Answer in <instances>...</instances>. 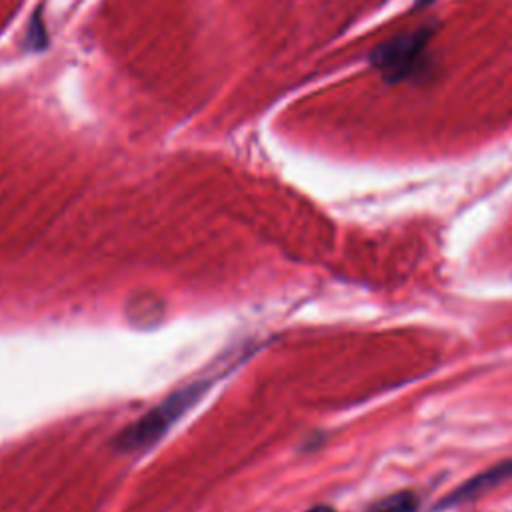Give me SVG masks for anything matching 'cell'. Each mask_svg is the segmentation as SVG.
<instances>
[{"instance_id": "obj_1", "label": "cell", "mask_w": 512, "mask_h": 512, "mask_svg": "<svg viewBox=\"0 0 512 512\" xmlns=\"http://www.w3.org/2000/svg\"><path fill=\"white\" fill-rule=\"evenodd\" d=\"M202 390H204V384H192V386H186V388L170 394L156 408H152L142 418H138L128 428H124L114 438L116 448L122 452H130V450H138V448H144V446H150L152 442H156L168 430V426L184 410H188V406H192L196 402V398L202 394Z\"/></svg>"}, {"instance_id": "obj_2", "label": "cell", "mask_w": 512, "mask_h": 512, "mask_svg": "<svg viewBox=\"0 0 512 512\" xmlns=\"http://www.w3.org/2000/svg\"><path fill=\"white\" fill-rule=\"evenodd\" d=\"M432 36L434 30L430 26L392 36L372 54L376 70H380L388 82L414 78L426 66V50Z\"/></svg>"}, {"instance_id": "obj_3", "label": "cell", "mask_w": 512, "mask_h": 512, "mask_svg": "<svg viewBox=\"0 0 512 512\" xmlns=\"http://www.w3.org/2000/svg\"><path fill=\"white\" fill-rule=\"evenodd\" d=\"M512 478V458L508 460H502L482 472H478L476 476L468 478L466 482H462L460 486H456L452 492H448L444 498L438 500L436 504V510H444V508H452V506H458V504H464L472 498H478L482 496L484 492L496 488L498 484L506 482Z\"/></svg>"}, {"instance_id": "obj_4", "label": "cell", "mask_w": 512, "mask_h": 512, "mask_svg": "<svg viewBox=\"0 0 512 512\" xmlns=\"http://www.w3.org/2000/svg\"><path fill=\"white\" fill-rule=\"evenodd\" d=\"M420 500L412 490H400L376 500L366 512H418Z\"/></svg>"}, {"instance_id": "obj_5", "label": "cell", "mask_w": 512, "mask_h": 512, "mask_svg": "<svg viewBox=\"0 0 512 512\" xmlns=\"http://www.w3.org/2000/svg\"><path fill=\"white\" fill-rule=\"evenodd\" d=\"M306 512H336V510L332 506H328V504H316V506L308 508Z\"/></svg>"}, {"instance_id": "obj_6", "label": "cell", "mask_w": 512, "mask_h": 512, "mask_svg": "<svg viewBox=\"0 0 512 512\" xmlns=\"http://www.w3.org/2000/svg\"><path fill=\"white\" fill-rule=\"evenodd\" d=\"M430 2H434V0H418V6H424V4H430Z\"/></svg>"}]
</instances>
